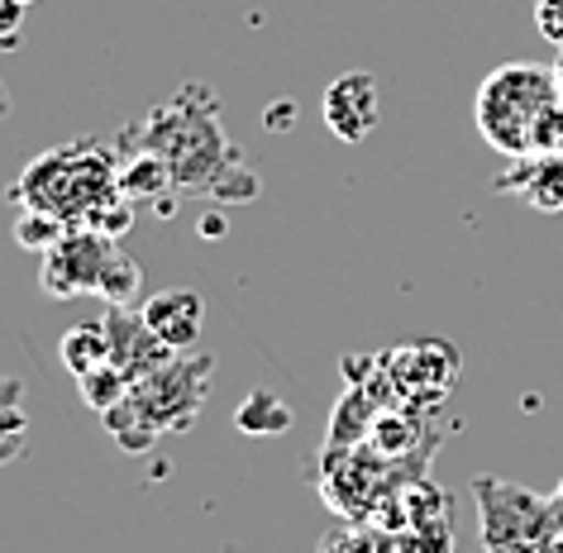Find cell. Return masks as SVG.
<instances>
[{
	"instance_id": "obj_5",
	"label": "cell",
	"mask_w": 563,
	"mask_h": 553,
	"mask_svg": "<svg viewBox=\"0 0 563 553\" xmlns=\"http://www.w3.org/2000/svg\"><path fill=\"white\" fill-rule=\"evenodd\" d=\"M473 501H477L483 553H534L549 534L563 530V510L554 506V496H540L520 487V482L477 477Z\"/></svg>"
},
{
	"instance_id": "obj_24",
	"label": "cell",
	"mask_w": 563,
	"mask_h": 553,
	"mask_svg": "<svg viewBox=\"0 0 563 553\" xmlns=\"http://www.w3.org/2000/svg\"><path fill=\"white\" fill-rule=\"evenodd\" d=\"M24 5H34V0H24Z\"/></svg>"
},
{
	"instance_id": "obj_23",
	"label": "cell",
	"mask_w": 563,
	"mask_h": 553,
	"mask_svg": "<svg viewBox=\"0 0 563 553\" xmlns=\"http://www.w3.org/2000/svg\"><path fill=\"white\" fill-rule=\"evenodd\" d=\"M554 506L563 510V482H559V491H554Z\"/></svg>"
},
{
	"instance_id": "obj_8",
	"label": "cell",
	"mask_w": 563,
	"mask_h": 553,
	"mask_svg": "<svg viewBox=\"0 0 563 553\" xmlns=\"http://www.w3.org/2000/svg\"><path fill=\"white\" fill-rule=\"evenodd\" d=\"M106 330H110V358H115L134 381L148 377V373H158V367L173 363V353H177V349H167L163 339L148 330L144 310L134 316L130 306H106Z\"/></svg>"
},
{
	"instance_id": "obj_3",
	"label": "cell",
	"mask_w": 563,
	"mask_h": 553,
	"mask_svg": "<svg viewBox=\"0 0 563 553\" xmlns=\"http://www.w3.org/2000/svg\"><path fill=\"white\" fill-rule=\"evenodd\" d=\"M210 373H216V358H210V353H187V358L163 363L158 373L139 377L134 391L124 396L110 416H101L106 430L130 453H144L158 434L191 430L196 416H201V406H206Z\"/></svg>"
},
{
	"instance_id": "obj_9",
	"label": "cell",
	"mask_w": 563,
	"mask_h": 553,
	"mask_svg": "<svg viewBox=\"0 0 563 553\" xmlns=\"http://www.w3.org/2000/svg\"><path fill=\"white\" fill-rule=\"evenodd\" d=\"M501 196H520L540 215H559L563 210V153H526L511 158V167L497 177Z\"/></svg>"
},
{
	"instance_id": "obj_4",
	"label": "cell",
	"mask_w": 563,
	"mask_h": 553,
	"mask_svg": "<svg viewBox=\"0 0 563 553\" xmlns=\"http://www.w3.org/2000/svg\"><path fill=\"white\" fill-rule=\"evenodd\" d=\"M559 106L554 67L540 63H501L497 73L483 77L473 96V124L501 158H526L534 148V130L549 110Z\"/></svg>"
},
{
	"instance_id": "obj_21",
	"label": "cell",
	"mask_w": 563,
	"mask_h": 553,
	"mask_svg": "<svg viewBox=\"0 0 563 553\" xmlns=\"http://www.w3.org/2000/svg\"><path fill=\"white\" fill-rule=\"evenodd\" d=\"M554 81H559V101H563V53H559V63H554Z\"/></svg>"
},
{
	"instance_id": "obj_17",
	"label": "cell",
	"mask_w": 563,
	"mask_h": 553,
	"mask_svg": "<svg viewBox=\"0 0 563 553\" xmlns=\"http://www.w3.org/2000/svg\"><path fill=\"white\" fill-rule=\"evenodd\" d=\"M67 230H73V224H63L58 215H48V210H24L20 206V215H15V244L34 248V253H48Z\"/></svg>"
},
{
	"instance_id": "obj_15",
	"label": "cell",
	"mask_w": 563,
	"mask_h": 553,
	"mask_svg": "<svg viewBox=\"0 0 563 553\" xmlns=\"http://www.w3.org/2000/svg\"><path fill=\"white\" fill-rule=\"evenodd\" d=\"M234 424L244 434H253V439H273V434H287L291 430V410L282 406V396L258 387V391H249L244 406L234 410Z\"/></svg>"
},
{
	"instance_id": "obj_1",
	"label": "cell",
	"mask_w": 563,
	"mask_h": 553,
	"mask_svg": "<svg viewBox=\"0 0 563 553\" xmlns=\"http://www.w3.org/2000/svg\"><path fill=\"white\" fill-rule=\"evenodd\" d=\"M115 144L158 153L173 173V191H191L206 201H253L258 196V177H253L244 148L230 144L216 91L201 81H187L173 101L153 106L144 120L124 124Z\"/></svg>"
},
{
	"instance_id": "obj_10",
	"label": "cell",
	"mask_w": 563,
	"mask_h": 553,
	"mask_svg": "<svg viewBox=\"0 0 563 553\" xmlns=\"http://www.w3.org/2000/svg\"><path fill=\"white\" fill-rule=\"evenodd\" d=\"M144 320H148V330L163 339L167 349H191L196 339H201V320H206V301L196 291L187 287H177V291H158V296H148V306H144Z\"/></svg>"
},
{
	"instance_id": "obj_19",
	"label": "cell",
	"mask_w": 563,
	"mask_h": 553,
	"mask_svg": "<svg viewBox=\"0 0 563 553\" xmlns=\"http://www.w3.org/2000/svg\"><path fill=\"white\" fill-rule=\"evenodd\" d=\"M24 38V0H0V48H15Z\"/></svg>"
},
{
	"instance_id": "obj_6",
	"label": "cell",
	"mask_w": 563,
	"mask_h": 553,
	"mask_svg": "<svg viewBox=\"0 0 563 553\" xmlns=\"http://www.w3.org/2000/svg\"><path fill=\"white\" fill-rule=\"evenodd\" d=\"M115 248H120L115 234L91 230V224H73V230H67L58 244L44 253V273H38V281H44V291L58 296V301L101 291L106 263H110V253Z\"/></svg>"
},
{
	"instance_id": "obj_14",
	"label": "cell",
	"mask_w": 563,
	"mask_h": 553,
	"mask_svg": "<svg viewBox=\"0 0 563 553\" xmlns=\"http://www.w3.org/2000/svg\"><path fill=\"white\" fill-rule=\"evenodd\" d=\"M77 391H81V401H87L91 410H101V416H110L124 396L134 391V377L124 373V367L115 358H106V363H96L91 373H81L77 377Z\"/></svg>"
},
{
	"instance_id": "obj_2",
	"label": "cell",
	"mask_w": 563,
	"mask_h": 553,
	"mask_svg": "<svg viewBox=\"0 0 563 553\" xmlns=\"http://www.w3.org/2000/svg\"><path fill=\"white\" fill-rule=\"evenodd\" d=\"M10 201H20L24 210H48L63 224H91L115 239L134 224V210L120 191V153L91 139H73L34 158L10 187Z\"/></svg>"
},
{
	"instance_id": "obj_7",
	"label": "cell",
	"mask_w": 563,
	"mask_h": 553,
	"mask_svg": "<svg viewBox=\"0 0 563 553\" xmlns=\"http://www.w3.org/2000/svg\"><path fill=\"white\" fill-rule=\"evenodd\" d=\"M383 115V96H377V77L373 73H344L330 81L325 91V124L340 144H363L377 130Z\"/></svg>"
},
{
	"instance_id": "obj_16",
	"label": "cell",
	"mask_w": 563,
	"mask_h": 553,
	"mask_svg": "<svg viewBox=\"0 0 563 553\" xmlns=\"http://www.w3.org/2000/svg\"><path fill=\"white\" fill-rule=\"evenodd\" d=\"M139 281H144L139 263L124 248H115V253H110V263H106V277H101V291H96V296H101L106 306H130L139 296Z\"/></svg>"
},
{
	"instance_id": "obj_11",
	"label": "cell",
	"mask_w": 563,
	"mask_h": 553,
	"mask_svg": "<svg viewBox=\"0 0 563 553\" xmlns=\"http://www.w3.org/2000/svg\"><path fill=\"white\" fill-rule=\"evenodd\" d=\"M454 367H459V353L449 344H411V349L387 353V377L397 381V391H411L416 377H434L440 387H449Z\"/></svg>"
},
{
	"instance_id": "obj_18",
	"label": "cell",
	"mask_w": 563,
	"mask_h": 553,
	"mask_svg": "<svg viewBox=\"0 0 563 553\" xmlns=\"http://www.w3.org/2000/svg\"><path fill=\"white\" fill-rule=\"evenodd\" d=\"M534 30L563 53V0H534Z\"/></svg>"
},
{
	"instance_id": "obj_22",
	"label": "cell",
	"mask_w": 563,
	"mask_h": 553,
	"mask_svg": "<svg viewBox=\"0 0 563 553\" xmlns=\"http://www.w3.org/2000/svg\"><path fill=\"white\" fill-rule=\"evenodd\" d=\"M5 115H10V91L0 87V120H5Z\"/></svg>"
},
{
	"instance_id": "obj_12",
	"label": "cell",
	"mask_w": 563,
	"mask_h": 553,
	"mask_svg": "<svg viewBox=\"0 0 563 553\" xmlns=\"http://www.w3.org/2000/svg\"><path fill=\"white\" fill-rule=\"evenodd\" d=\"M120 191L124 201H167V191H173V173H167V163L158 153L148 148H120Z\"/></svg>"
},
{
	"instance_id": "obj_13",
	"label": "cell",
	"mask_w": 563,
	"mask_h": 553,
	"mask_svg": "<svg viewBox=\"0 0 563 553\" xmlns=\"http://www.w3.org/2000/svg\"><path fill=\"white\" fill-rule=\"evenodd\" d=\"M58 358H63V367H67L73 377L91 373L96 363H106V358H110V330H106V320L73 324V330L63 334V344H58Z\"/></svg>"
},
{
	"instance_id": "obj_20",
	"label": "cell",
	"mask_w": 563,
	"mask_h": 553,
	"mask_svg": "<svg viewBox=\"0 0 563 553\" xmlns=\"http://www.w3.org/2000/svg\"><path fill=\"white\" fill-rule=\"evenodd\" d=\"M534 553H563V530H554V534H549V539H544V544L534 549Z\"/></svg>"
}]
</instances>
